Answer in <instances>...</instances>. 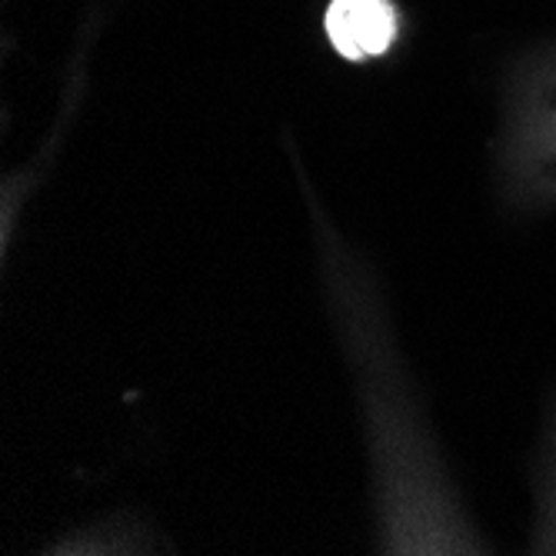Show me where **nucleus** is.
Wrapping results in <instances>:
<instances>
[{
    "label": "nucleus",
    "instance_id": "obj_1",
    "mask_svg": "<svg viewBox=\"0 0 556 556\" xmlns=\"http://www.w3.org/2000/svg\"><path fill=\"white\" fill-rule=\"evenodd\" d=\"M324 24L337 54L346 61L377 58L396 37V11L390 0H333Z\"/></svg>",
    "mask_w": 556,
    "mask_h": 556
}]
</instances>
